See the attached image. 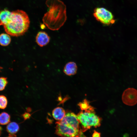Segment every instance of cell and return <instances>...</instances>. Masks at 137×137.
Masks as SVG:
<instances>
[{
  "label": "cell",
  "instance_id": "2",
  "mask_svg": "<svg viewBox=\"0 0 137 137\" xmlns=\"http://www.w3.org/2000/svg\"><path fill=\"white\" fill-rule=\"evenodd\" d=\"M30 24V19L26 12L17 10L11 12L9 21L3 26L7 33L17 37L23 35L27 31Z\"/></svg>",
  "mask_w": 137,
  "mask_h": 137
},
{
  "label": "cell",
  "instance_id": "6",
  "mask_svg": "<svg viewBox=\"0 0 137 137\" xmlns=\"http://www.w3.org/2000/svg\"><path fill=\"white\" fill-rule=\"evenodd\" d=\"M122 100L125 104L129 106H133L137 102V90L134 88H129L123 92Z\"/></svg>",
  "mask_w": 137,
  "mask_h": 137
},
{
  "label": "cell",
  "instance_id": "7",
  "mask_svg": "<svg viewBox=\"0 0 137 137\" xmlns=\"http://www.w3.org/2000/svg\"><path fill=\"white\" fill-rule=\"evenodd\" d=\"M36 42L40 46L42 47L47 45L49 42L50 37L47 33L44 31H40L36 37Z\"/></svg>",
  "mask_w": 137,
  "mask_h": 137
},
{
  "label": "cell",
  "instance_id": "8",
  "mask_svg": "<svg viewBox=\"0 0 137 137\" xmlns=\"http://www.w3.org/2000/svg\"><path fill=\"white\" fill-rule=\"evenodd\" d=\"M77 67L76 63L73 62L67 63L64 66L63 72L66 75L70 76L76 74L77 73Z\"/></svg>",
  "mask_w": 137,
  "mask_h": 137
},
{
  "label": "cell",
  "instance_id": "18",
  "mask_svg": "<svg viewBox=\"0 0 137 137\" xmlns=\"http://www.w3.org/2000/svg\"><path fill=\"white\" fill-rule=\"evenodd\" d=\"M23 116L25 119H26L29 118L30 115L28 113H25L23 114Z\"/></svg>",
  "mask_w": 137,
  "mask_h": 137
},
{
  "label": "cell",
  "instance_id": "9",
  "mask_svg": "<svg viewBox=\"0 0 137 137\" xmlns=\"http://www.w3.org/2000/svg\"><path fill=\"white\" fill-rule=\"evenodd\" d=\"M11 14V12L5 9L0 11V26H4L9 21Z\"/></svg>",
  "mask_w": 137,
  "mask_h": 137
},
{
  "label": "cell",
  "instance_id": "11",
  "mask_svg": "<svg viewBox=\"0 0 137 137\" xmlns=\"http://www.w3.org/2000/svg\"><path fill=\"white\" fill-rule=\"evenodd\" d=\"M7 131L9 133V135H15L19 130V127L18 124L15 122H11L8 124L6 127Z\"/></svg>",
  "mask_w": 137,
  "mask_h": 137
},
{
  "label": "cell",
  "instance_id": "20",
  "mask_svg": "<svg viewBox=\"0 0 137 137\" xmlns=\"http://www.w3.org/2000/svg\"><path fill=\"white\" fill-rule=\"evenodd\" d=\"M2 128L1 126H0V135L1 134V132L2 131Z\"/></svg>",
  "mask_w": 137,
  "mask_h": 137
},
{
  "label": "cell",
  "instance_id": "10",
  "mask_svg": "<svg viewBox=\"0 0 137 137\" xmlns=\"http://www.w3.org/2000/svg\"><path fill=\"white\" fill-rule=\"evenodd\" d=\"M66 113L65 110L63 108L60 107L55 108L52 112L53 118L58 121L61 120L64 117Z\"/></svg>",
  "mask_w": 137,
  "mask_h": 137
},
{
  "label": "cell",
  "instance_id": "1",
  "mask_svg": "<svg viewBox=\"0 0 137 137\" xmlns=\"http://www.w3.org/2000/svg\"><path fill=\"white\" fill-rule=\"evenodd\" d=\"M46 4L49 9L43 17V23L51 30H58L66 20L65 5L60 0H47Z\"/></svg>",
  "mask_w": 137,
  "mask_h": 137
},
{
  "label": "cell",
  "instance_id": "13",
  "mask_svg": "<svg viewBox=\"0 0 137 137\" xmlns=\"http://www.w3.org/2000/svg\"><path fill=\"white\" fill-rule=\"evenodd\" d=\"M10 122V116L6 112H3L0 114V125H6Z\"/></svg>",
  "mask_w": 137,
  "mask_h": 137
},
{
  "label": "cell",
  "instance_id": "3",
  "mask_svg": "<svg viewBox=\"0 0 137 137\" xmlns=\"http://www.w3.org/2000/svg\"><path fill=\"white\" fill-rule=\"evenodd\" d=\"M77 115L73 112H68L61 120L56 122L55 133L61 136H79L81 131Z\"/></svg>",
  "mask_w": 137,
  "mask_h": 137
},
{
  "label": "cell",
  "instance_id": "4",
  "mask_svg": "<svg viewBox=\"0 0 137 137\" xmlns=\"http://www.w3.org/2000/svg\"><path fill=\"white\" fill-rule=\"evenodd\" d=\"M82 110L77 115L82 125V131L84 132L92 127L96 128L100 126L101 119L95 114L92 107L90 106L88 109Z\"/></svg>",
  "mask_w": 137,
  "mask_h": 137
},
{
  "label": "cell",
  "instance_id": "5",
  "mask_svg": "<svg viewBox=\"0 0 137 137\" xmlns=\"http://www.w3.org/2000/svg\"><path fill=\"white\" fill-rule=\"evenodd\" d=\"M93 15L97 21L105 25H109L115 22L112 13L103 7L95 8Z\"/></svg>",
  "mask_w": 137,
  "mask_h": 137
},
{
  "label": "cell",
  "instance_id": "15",
  "mask_svg": "<svg viewBox=\"0 0 137 137\" xmlns=\"http://www.w3.org/2000/svg\"><path fill=\"white\" fill-rule=\"evenodd\" d=\"M8 83L7 78L5 77H0V91L3 90Z\"/></svg>",
  "mask_w": 137,
  "mask_h": 137
},
{
  "label": "cell",
  "instance_id": "16",
  "mask_svg": "<svg viewBox=\"0 0 137 137\" xmlns=\"http://www.w3.org/2000/svg\"><path fill=\"white\" fill-rule=\"evenodd\" d=\"M78 105L80 107L82 110H86L90 106L88 102L86 99H84L82 102L78 104Z\"/></svg>",
  "mask_w": 137,
  "mask_h": 137
},
{
  "label": "cell",
  "instance_id": "19",
  "mask_svg": "<svg viewBox=\"0 0 137 137\" xmlns=\"http://www.w3.org/2000/svg\"><path fill=\"white\" fill-rule=\"evenodd\" d=\"M3 67L0 65V72H2V70L3 69Z\"/></svg>",
  "mask_w": 137,
  "mask_h": 137
},
{
  "label": "cell",
  "instance_id": "17",
  "mask_svg": "<svg viewBox=\"0 0 137 137\" xmlns=\"http://www.w3.org/2000/svg\"><path fill=\"white\" fill-rule=\"evenodd\" d=\"M100 133H99L95 130H94V132L92 135L93 137H100Z\"/></svg>",
  "mask_w": 137,
  "mask_h": 137
},
{
  "label": "cell",
  "instance_id": "14",
  "mask_svg": "<svg viewBox=\"0 0 137 137\" xmlns=\"http://www.w3.org/2000/svg\"><path fill=\"white\" fill-rule=\"evenodd\" d=\"M7 104V100L6 97L4 95H0V109L5 108Z\"/></svg>",
  "mask_w": 137,
  "mask_h": 137
},
{
  "label": "cell",
  "instance_id": "12",
  "mask_svg": "<svg viewBox=\"0 0 137 137\" xmlns=\"http://www.w3.org/2000/svg\"><path fill=\"white\" fill-rule=\"evenodd\" d=\"M11 41L10 35L7 33H3L0 34V45L1 46H8L10 43Z\"/></svg>",
  "mask_w": 137,
  "mask_h": 137
}]
</instances>
